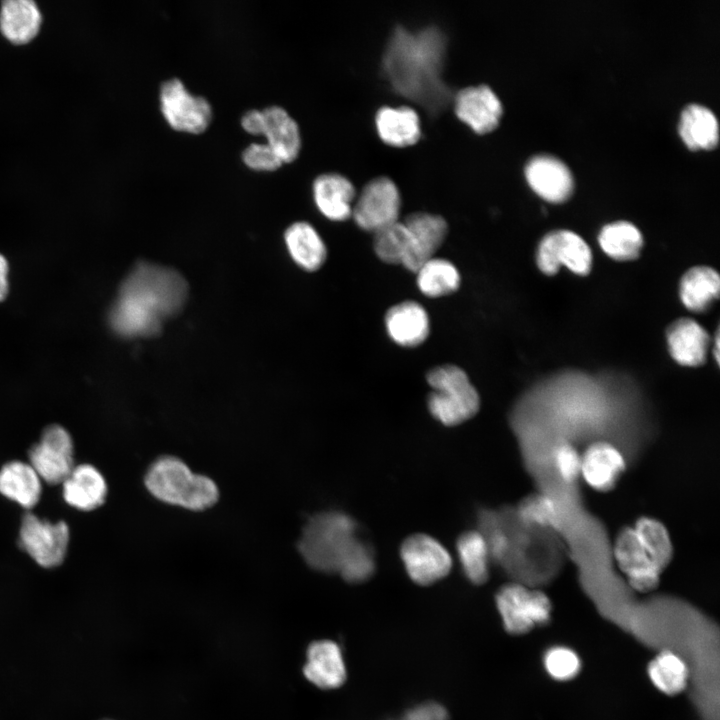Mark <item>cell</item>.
<instances>
[{"label":"cell","mask_w":720,"mask_h":720,"mask_svg":"<svg viewBox=\"0 0 720 720\" xmlns=\"http://www.w3.org/2000/svg\"><path fill=\"white\" fill-rule=\"evenodd\" d=\"M446 46V36L437 26L410 30L399 25L382 57L383 72L393 89L433 114L452 98L442 76Z\"/></svg>","instance_id":"6da1fadb"},{"label":"cell","mask_w":720,"mask_h":720,"mask_svg":"<svg viewBox=\"0 0 720 720\" xmlns=\"http://www.w3.org/2000/svg\"><path fill=\"white\" fill-rule=\"evenodd\" d=\"M456 551L464 576L472 584L485 583L492 561L483 535L477 529L463 532L457 538Z\"/></svg>","instance_id":"4dcf8cb0"},{"label":"cell","mask_w":720,"mask_h":720,"mask_svg":"<svg viewBox=\"0 0 720 720\" xmlns=\"http://www.w3.org/2000/svg\"><path fill=\"white\" fill-rule=\"evenodd\" d=\"M379 137L393 146H408L417 142L421 135L417 111L407 105L382 106L375 115Z\"/></svg>","instance_id":"cb8c5ba5"},{"label":"cell","mask_w":720,"mask_h":720,"mask_svg":"<svg viewBox=\"0 0 720 720\" xmlns=\"http://www.w3.org/2000/svg\"><path fill=\"white\" fill-rule=\"evenodd\" d=\"M41 13L30 0H8L0 10V29L3 35L15 44L32 40L39 31Z\"/></svg>","instance_id":"f1b7e54d"},{"label":"cell","mask_w":720,"mask_h":720,"mask_svg":"<svg viewBox=\"0 0 720 720\" xmlns=\"http://www.w3.org/2000/svg\"><path fill=\"white\" fill-rule=\"evenodd\" d=\"M396 720H448V713L442 705L428 702L409 709Z\"/></svg>","instance_id":"ab89813d"},{"label":"cell","mask_w":720,"mask_h":720,"mask_svg":"<svg viewBox=\"0 0 720 720\" xmlns=\"http://www.w3.org/2000/svg\"><path fill=\"white\" fill-rule=\"evenodd\" d=\"M8 292V263L3 255L0 254V301L4 299Z\"/></svg>","instance_id":"b9f144b4"},{"label":"cell","mask_w":720,"mask_h":720,"mask_svg":"<svg viewBox=\"0 0 720 720\" xmlns=\"http://www.w3.org/2000/svg\"><path fill=\"white\" fill-rule=\"evenodd\" d=\"M400 557L413 582L430 585L446 577L452 557L434 537L423 533L408 536L400 546Z\"/></svg>","instance_id":"8fae6325"},{"label":"cell","mask_w":720,"mask_h":720,"mask_svg":"<svg viewBox=\"0 0 720 720\" xmlns=\"http://www.w3.org/2000/svg\"><path fill=\"white\" fill-rule=\"evenodd\" d=\"M0 493L24 508L34 507L41 496V479L32 466L11 461L0 469Z\"/></svg>","instance_id":"4316f807"},{"label":"cell","mask_w":720,"mask_h":720,"mask_svg":"<svg viewBox=\"0 0 720 720\" xmlns=\"http://www.w3.org/2000/svg\"><path fill=\"white\" fill-rule=\"evenodd\" d=\"M415 273L420 291L428 297L453 293L460 284L457 268L450 261L441 258L429 259Z\"/></svg>","instance_id":"836d02e7"},{"label":"cell","mask_w":720,"mask_h":720,"mask_svg":"<svg viewBox=\"0 0 720 720\" xmlns=\"http://www.w3.org/2000/svg\"><path fill=\"white\" fill-rule=\"evenodd\" d=\"M188 285L177 271L140 262L122 282L110 312L112 330L126 338L157 335L186 301Z\"/></svg>","instance_id":"7a4b0ae2"},{"label":"cell","mask_w":720,"mask_h":720,"mask_svg":"<svg viewBox=\"0 0 720 720\" xmlns=\"http://www.w3.org/2000/svg\"><path fill=\"white\" fill-rule=\"evenodd\" d=\"M410 250V237L402 221L374 232V251L384 262L404 264Z\"/></svg>","instance_id":"d590c367"},{"label":"cell","mask_w":720,"mask_h":720,"mask_svg":"<svg viewBox=\"0 0 720 720\" xmlns=\"http://www.w3.org/2000/svg\"><path fill=\"white\" fill-rule=\"evenodd\" d=\"M69 527L65 521L52 523L31 512L23 515L19 531L22 549L40 566L54 568L65 559L69 543Z\"/></svg>","instance_id":"ba28073f"},{"label":"cell","mask_w":720,"mask_h":720,"mask_svg":"<svg viewBox=\"0 0 720 720\" xmlns=\"http://www.w3.org/2000/svg\"><path fill=\"white\" fill-rule=\"evenodd\" d=\"M551 462L557 476L571 484L580 478L581 453L569 441L558 442L552 449Z\"/></svg>","instance_id":"74e56055"},{"label":"cell","mask_w":720,"mask_h":720,"mask_svg":"<svg viewBox=\"0 0 720 720\" xmlns=\"http://www.w3.org/2000/svg\"><path fill=\"white\" fill-rule=\"evenodd\" d=\"M410 237V250L403 266L416 272L442 245L447 235V223L440 215L414 212L402 221Z\"/></svg>","instance_id":"2e32d148"},{"label":"cell","mask_w":720,"mask_h":720,"mask_svg":"<svg viewBox=\"0 0 720 720\" xmlns=\"http://www.w3.org/2000/svg\"><path fill=\"white\" fill-rule=\"evenodd\" d=\"M357 532V522L349 514L337 510L320 512L305 524L298 550L311 568L339 574L365 543Z\"/></svg>","instance_id":"3957f363"},{"label":"cell","mask_w":720,"mask_h":720,"mask_svg":"<svg viewBox=\"0 0 720 720\" xmlns=\"http://www.w3.org/2000/svg\"><path fill=\"white\" fill-rule=\"evenodd\" d=\"M453 98L456 115L475 132L487 133L497 126L503 107L496 93L488 85L464 87Z\"/></svg>","instance_id":"9a60e30c"},{"label":"cell","mask_w":720,"mask_h":720,"mask_svg":"<svg viewBox=\"0 0 720 720\" xmlns=\"http://www.w3.org/2000/svg\"><path fill=\"white\" fill-rule=\"evenodd\" d=\"M303 674L321 689L340 687L346 678L345 663L340 647L333 641L312 642L306 652Z\"/></svg>","instance_id":"d6986e66"},{"label":"cell","mask_w":720,"mask_h":720,"mask_svg":"<svg viewBox=\"0 0 720 720\" xmlns=\"http://www.w3.org/2000/svg\"><path fill=\"white\" fill-rule=\"evenodd\" d=\"M144 483L156 499L182 508L200 511L214 505L219 492L214 481L194 474L174 456L156 459L148 468Z\"/></svg>","instance_id":"277c9868"},{"label":"cell","mask_w":720,"mask_h":720,"mask_svg":"<svg viewBox=\"0 0 720 720\" xmlns=\"http://www.w3.org/2000/svg\"><path fill=\"white\" fill-rule=\"evenodd\" d=\"M401 197L396 183L387 176L369 180L353 203L352 216L359 227L376 232L398 220Z\"/></svg>","instance_id":"9c48e42d"},{"label":"cell","mask_w":720,"mask_h":720,"mask_svg":"<svg viewBox=\"0 0 720 720\" xmlns=\"http://www.w3.org/2000/svg\"><path fill=\"white\" fill-rule=\"evenodd\" d=\"M496 606L505 630L513 635L547 624L552 613L549 597L520 581L508 583L498 590Z\"/></svg>","instance_id":"8992f818"},{"label":"cell","mask_w":720,"mask_h":720,"mask_svg":"<svg viewBox=\"0 0 720 720\" xmlns=\"http://www.w3.org/2000/svg\"><path fill=\"white\" fill-rule=\"evenodd\" d=\"M62 484L64 500L78 510L91 511L105 502V478L91 464L75 466Z\"/></svg>","instance_id":"603a6c76"},{"label":"cell","mask_w":720,"mask_h":720,"mask_svg":"<svg viewBox=\"0 0 720 720\" xmlns=\"http://www.w3.org/2000/svg\"><path fill=\"white\" fill-rule=\"evenodd\" d=\"M544 667L553 679L566 681L573 679L578 674L581 661L572 649L556 646L545 653Z\"/></svg>","instance_id":"8d00e7d4"},{"label":"cell","mask_w":720,"mask_h":720,"mask_svg":"<svg viewBox=\"0 0 720 720\" xmlns=\"http://www.w3.org/2000/svg\"><path fill=\"white\" fill-rule=\"evenodd\" d=\"M513 514L525 528L555 529L562 520L560 505L552 496L544 493L525 497Z\"/></svg>","instance_id":"d6a6232c"},{"label":"cell","mask_w":720,"mask_h":720,"mask_svg":"<svg viewBox=\"0 0 720 720\" xmlns=\"http://www.w3.org/2000/svg\"><path fill=\"white\" fill-rule=\"evenodd\" d=\"M678 130L690 149H712L718 144V120L713 111L704 105L688 104L681 112Z\"/></svg>","instance_id":"484cf974"},{"label":"cell","mask_w":720,"mask_h":720,"mask_svg":"<svg viewBox=\"0 0 720 720\" xmlns=\"http://www.w3.org/2000/svg\"><path fill=\"white\" fill-rule=\"evenodd\" d=\"M242 128L251 135H261L263 128L262 110L251 109L246 111L240 120Z\"/></svg>","instance_id":"60d3db41"},{"label":"cell","mask_w":720,"mask_h":720,"mask_svg":"<svg viewBox=\"0 0 720 720\" xmlns=\"http://www.w3.org/2000/svg\"><path fill=\"white\" fill-rule=\"evenodd\" d=\"M536 263L546 275H554L565 266L577 275H587L592 267V252L586 241L570 230L547 233L539 242Z\"/></svg>","instance_id":"30bf717a"},{"label":"cell","mask_w":720,"mask_h":720,"mask_svg":"<svg viewBox=\"0 0 720 720\" xmlns=\"http://www.w3.org/2000/svg\"><path fill=\"white\" fill-rule=\"evenodd\" d=\"M598 242L602 250L614 260L630 261L639 256L643 236L633 223L616 221L602 227Z\"/></svg>","instance_id":"1f68e13d"},{"label":"cell","mask_w":720,"mask_h":720,"mask_svg":"<svg viewBox=\"0 0 720 720\" xmlns=\"http://www.w3.org/2000/svg\"><path fill=\"white\" fill-rule=\"evenodd\" d=\"M73 452L69 432L61 425L52 424L42 431L40 441L30 448L29 464L45 482L63 483L75 467Z\"/></svg>","instance_id":"7c38bea8"},{"label":"cell","mask_w":720,"mask_h":720,"mask_svg":"<svg viewBox=\"0 0 720 720\" xmlns=\"http://www.w3.org/2000/svg\"><path fill=\"white\" fill-rule=\"evenodd\" d=\"M691 673L687 659L669 649H662L648 665L651 682L666 695L683 692L689 684Z\"/></svg>","instance_id":"f546056e"},{"label":"cell","mask_w":720,"mask_h":720,"mask_svg":"<svg viewBox=\"0 0 720 720\" xmlns=\"http://www.w3.org/2000/svg\"><path fill=\"white\" fill-rule=\"evenodd\" d=\"M720 278L708 266H696L684 273L679 295L684 306L695 313L706 312L719 297Z\"/></svg>","instance_id":"d4e9b609"},{"label":"cell","mask_w":720,"mask_h":720,"mask_svg":"<svg viewBox=\"0 0 720 720\" xmlns=\"http://www.w3.org/2000/svg\"><path fill=\"white\" fill-rule=\"evenodd\" d=\"M666 340L672 358L682 366L697 367L706 361L710 337L698 322L680 318L666 330Z\"/></svg>","instance_id":"ac0fdd59"},{"label":"cell","mask_w":720,"mask_h":720,"mask_svg":"<svg viewBox=\"0 0 720 720\" xmlns=\"http://www.w3.org/2000/svg\"><path fill=\"white\" fill-rule=\"evenodd\" d=\"M385 326L390 338L405 347H415L429 334L426 310L417 302L405 301L391 307L385 315Z\"/></svg>","instance_id":"7402d4cb"},{"label":"cell","mask_w":720,"mask_h":720,"mask_svg":"<svg viewBox=\"0 0 720 720\" xmlns=\"http://www.w3.org/2000/svg\"><path fill=\"white\" fill-rule=\"evenodd\" d=\"M284 240L292 259L307 271L319 269L326 260V246L316 229L305 221L291 224Z\"/></svg>","instance_id":"83f0119b"},{"label":"cell","mask_w":720,"mask_h":720,"mask_svg":"<svg viewBox=\"0 0 720 720\" xmlns=\"http://www.w3.org/2000/svg\"><path fill=\"white\" fill-rule=\"evenodd\" d=\"M243 163L256 171H274L284 163L277 153L265 143H251L241 153Z\"/></svg>","instance_id":"f35d334b"},{"label":"cell","mask_w":720,"mask_h":720,"mask_svg":"<svg viewBox=\"0 0 720 720\" xmlns=\"http://www.w3.org/2000/svg\"><path fill=\"white\" fill-rule=\"evenodd\" d=\"M101 720H113V719H101Z\"/></svg>","instance_id":"ee69618b"},{"label":"cell","mask_w":720,"mask_h":720,"mask_svg":"<svg viewBox=\"0 0 720 720\" xmlns=\"http://www.w3.org/2000/svg\"><path fill=\"white\" fill-rule=\"evenodd\" d=\"M262 136L283 163L295 160L301 149V134L296 120L281 106L262 109Z\"/></svg>","instance_id":"44dd1931"},{"label":"cell","mask_w":720,"mask_h":720,"mask_svg":"<svg viewBox=\"0 0 720 720\" xmlns=\"http://www.w3.org/2000/svg\"><path fill=\"white\" fill-rule=\"evenodd\" d=\"M159 101L164 119L176 131L200 134L211 123L213 110L210 102L191 93L179 78L162 82Z\"/></svg>","instance_id":"52a82bcc"},{"label":"cell","mask_w":720,"mask_h":720,"mask_svg":"<svg viewBox=\"0 0 720 720\" xmlns=\"http://www.w3.org/2000/svg\"><path fill=\"white\" fill-rule=\"evenodd\" d=\"M625 469L624 454L608 440H595L581 453L580 478L596 491L608 492L613 489Z\"/></svg>","instance_id":"5bb4252c"},{"label":"cell","mask_w":720,"mask_h":720,"mask_svg":"<svg viewBox=\"0 0 720 720\" xmlns=\"http://www.w3.org/2000/svg\"><path fill=\"white\" fill-rule=\"evenodd\" d=\"M312 189L315 204L325 217L343 221L351 216L355 188L346 176L337 172L322 173L314 179Z\"/></svg>","instance_id":"ffe728a7"},{"label":"cell","mask_w":720,"mask_h":720,"mask_svg":"<svg viewBox=\"0 0 720 720\" xmlns=\"http://www.w3.org/2000/svg\"><path fill=\"white\" fill-rule=\"evenodd\" d=\"M613 554L632 589L650 592L657 587L663 571L652 560L632 526L618 532Z\"/></svg>","instance_id":"4fadbf2b"},{"label":"cell","mask_w":720,"mask_h":720,"mask_svg":"<svg viewBox=\"0 0 720 720\" xmlns=\"http://www.w3.org/2000/svg\"><path fill=\"white\" fill-rule=\"evenodd\" d=\"M525 177L530 187L550 202L565 201L573 190V177L568 166L549 154L531 157L525 166Z\"/></svg>","instance_id":"e0dca14e"},{"label":"cell","mask_w":720,"mask_h":720,"mask_svg":"<svg viewBox=\"0 0 720 720\" xmlns=\"http://www.w3.org/2000/svg\"><path fill=\"white\" fill-rule=\"evenodd\" d=\"M632 527L652 560L663 571L673 556L672 540L665 525L655 518L643 516Z\"/></svg>","instance_id":"e575fe53"},{"label":"cell","mask_w":720,"mask_h":720,"mask_svg":"<svg viewBox=\"0 0 720 720\" xmlns=\"http://www.w3.org/2000/svg\"><path fill=\"white\" fill-rule=\"evenodd\" d=\"M431 387L428 409L446 426L459 425L472 418L480 408V397L467 374L455 365H442L427 374Z\"/></svg>","instance_id":"5b68a950"},{"label":"cell","mask_w":720,"mask_h":720,"mask_svg":"<svg viewBox=\"0 0 720 720\" xmlns=\"http://www.w3.org/2000/svg\"><path fill=\"white\" fill-rule=\"evenodd\" d=\"M714 354H715L716 362L718 363V362H719V333H718V332H717L716 335H715V350H714Z\"/></svg>","instance_id":"7bdbcfd3"}]
</instances>
